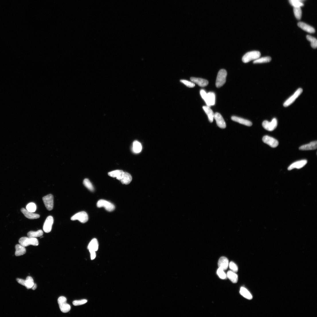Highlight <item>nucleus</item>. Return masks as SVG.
Returning <instances> with one entry per match:
<instances>
[{
  "label": "nucleus",
  "mask_w": 317,
  "mask_h": 317,
  "mask_svg": "<svg viewBox=\"0 0 317 317\" xmlns=\"http://www.w3.org/2000/svg\"><path fill=\"white\" fill-rule=\"evenodd\" d=\"M43 201L46 209L48 211H51L54 207V197L51 194H49L43 197Z\"/></svg>",
  "instance_id": "obj_7"
},
{
  "label": "nucleus",
  "mask_w": 317,
  "mask_h": 317,
  "mask_svg": "<svg viewBox=\"0 0 317 317\" xmlns=\"http://www.w3.org/2000/svg\"><path fill=\"white\" fill-rule=\"evenodd\" d=\"M43 232L42 230H39L37 231H30L28 233L27 235L28 237L36 238L40 237L43 236Z\"/></svg>",
  "instance_id": "obj_28"
},
{
  "label": "nucleus",
  "mask_w": 317,
  "mask_h": 317,
  "mask_svg": "<svg viewBox=\"0 0 317 317\" xmlns=\"http://www.w3.org/2000/svg\"><path fill=\"white\" fill-rule=\"evenodd\" d=\"M37 285H36V284L34 283L32 289L33 290H35L37 288Z\"/></svg>",
  "instance_id": "obj_43"
},
{
  "label": "nucleus",
  "mask_w": 317,
  "mask_h": 317,
  "mask_svg": "<svg viewBox=\"0 0 317 317\" xmlns=\"http://www.w3.org/2000/svg\"><path fill=\"white\" fill-rule=\"evenodd\" d=\"M229 267L231 271L234 273L238 271V268L237 265L234 262H231L229 264Z\"/></svg>",
  "instance_id": "obj_39"
},
{
  "label": "nucleus",
  "mask_w": 317,
  "mask_h": 317,
  "mask_svg": "<svg viewBox=\"0 0 317 317\" xmlns=\"http://www.w3.org/2000/svg\"><path fill=\"white\" fill-rule=\"evenodd\" d=\"M317 148V141L311 142L310 143L303 145L299 148V150H315Z\"/></svg>",
  "instance_id": "obj_16"
},
{
  "label": "nucleus",
  "mask_w": 317,
  "mask_h": 317,
  "mask_svg": "<svg viewBox=\"0 0 317 317\" xmlns=\"http://www.w3.org/2000/svg\"><path fill=\"white\" fill-rule=\"evenodd\" d=\"M89 219L87 213L85 212H79L71 218V220L73 221L78 220L82 223H85L88 222Z\"/></svg>",
  "instance_id": "obj_5"
},
{
  "label": "nucleus",
  "mask_w": 317,
  "mask_h": 317,
  "mask_svg": "<svg viewBox=\"0 0 317 317\" xmlns=\"http://www.w3.org/2000/svg\"><path fill=\"white\" fill-rule=\"evenodd\" d=\"M132 179V177L130 174L124 172L120 181L122 184L127 185L130 183Z\"/></svg>",
  "instance_id": "obj_24"
},
{
  "label": "nucleus",
  "mask_w": 317,
  "mask_h": 317,
  "mask_svg": "<svg viewBox=\"0 0 317 317\" xmlns=\"http://www.w3.org/2000/svg\"><path fill=\"white\" fill-rule=\"evenodd\" d=\"M16 280L19 283L22 285L24 286V284H25V280H24L21 279L17 278L16 279Z\"/></svg>",
  "instance_id": "obj_41"
},
{
  "label": "nucleus",
  "mask_w": 317,
  "mask_h": 317,
  "mask_svg": "<svg viewBox=\"0 0 317 317\" xmlns=\"http://www.w3.org/2000/svg\"><path fill=\"white\" fill-rule=\"evenodd\" d=\"M124 172L123 170H118L109 173L108 175L112 177H116L117 179L120 181Z\"/></svg>",
  "instance_id": "obj_22"
},
{
  "label": "nucleus",
  "mask_w": 317,
  "mask_h": 317,
  "mask_svg": "<svg viewBox=\"0 0 317 317\" xmlns=\"http://www.w3.org/2000/svg\"><path fill=\"white\" fill-rule=\"evenodd\" d=\"M15 248V255L16 257L23 255L26 253V250L25 247L20 244L16 245Z\"/></svg>",
  "instance_id": "obj_25"
},
{
  "label": "nucleus",
  "mask_w": 317,
  "mask_h": 317,
  "mask_svg": "<svg viewBox=\"0 0 317 317\" xmlns=\"http://www.w3.org/2000/svg\"><path fill=\"white\" fill-rule=\"evenodd\" d=\"M91 256V259L92 260L94 259L96 257V254L95 251H89Z\"/></svg>",
  "instance_id": "obj_42"
},
{
  "label": "nucleus",
  "mask_w": 317,
  "mask_h": 317,
  "mask_svg": "<svg viewBox=\"0 0 317 317\" xmlns=\"http://www.w3.org/2000/svg\"><path fill=\"white\" fill-rule=\"evenodd\" d=\"M262 140L264 143L269 145L273 148H276L279 144V142L277 140L267 136H264Z\"/></svg>",
  "instance_id": "obj_12"
},
{
  "label": "nucleus",
  "mask_w": 317,
  "mask_h": 317,
  "mask_svg": "<svg viewBox=\"0 0 317 317\" xmlns=\"http://www.w3.org/2000/svg\"><path fill=\"white\" fill-rule=\"evenodd\" d=\"M214 118L216 121L218 126L220 128L224 129L226 127L225 122L222 115L219 113L214 114Z\"/></svg>",
  "instance_id": "obj_13"
},
{
  "label": "nucleus",
  "mask_w": 317,
  "mask_h": 317,
  "mask_svg": "<svg viewBox=\"0 0 317 317\" xmlns=\"http://www.w3.org/2000/svg\"><path fill=\"white\" fill-rule=\"evenodd\" d=\"M99 248V243L96 238L93 239L89 243L88 246V249L89 251H96Z\"/></svg>",
  "instance_id": "obj_23"
},
{
  "label": "nucleus",
  "mask_w": 317,
  "mask_h": 317,
  "mask_svg": "<svg viewBox=\"0 0 317 317\" xmlns=\"http://www.w3.org/2000/svg\"><path fill=\"white\" fill-rule=\"evenodd\" d=\"M305 0H289L290 4L294 7H301L304 5L302 2Z\"/></svg>",
  "instance_id": "obj_32"
},
{
  "label": "nucleus",
  "mask_w": 317,
  "mask_h": 317,
  "mask_svg": "<svg viewBox=\"0 0 317 317\" xmlns=\"http://www.w3.org/2000/svg\"><path fill=\"white\" fill-rule=\"evenodd\" d=\"M97 206L99 208L104 207L107 211L112 212L115 209V206L111 203L103 199L99 200L97 203Z\"/></svg>",
  "instance_id": "obj_6"
},
{
  "label": "nucleus",
  "mask_w": 317,
  "mask_h": 317,
  "mask_svg": "<svg viewBox=\"0 0 317 317\" xmlns=\"http://www.w3.org/2000/svg\"><path fill=\"white\" fill-rule=\"evenodd\" d=\"M261 54L258 51H253L246 53L242 58L243 62L247 63L252 60H255L259 58Z\"/></svg>",
  "instance_id": "obj_3"
},
{
  "label": "nucleus",
  "mask_w": 317,
  "mask_h": 317,
  "mask_svg": "<svg viewBox=\"0 0 317 317\" xmlns=\"http://www.w3.org/2000/svg\"><path fill=\"white\" fill-rule=\"evenodd\" d=\"M227 76V72L225 70L222 69L219 71L218 73L216 83L217 88L222 87L225 83Z\"/></svg>",
  "instance_id": "obj_1"
},
{
  "label": "nucleus",
  "mask_w": 317,
  "mask_h": 317,
  "mask_svg": "<svg viewBox=\"0 0 317 317\" xmlns=\"http://www.w3.org/2000/svg\"><path fill=\"white\" fill-rule=\"evenodd\" d=\"M34 283V280L30 276L27 277L25 280L24 286H25L27 289H32Z\"/></svg>",
  "instance_id": "obj_29"
},
{
  "label": "nucleus",
  "mask_w": 317,
  "mask_h": 317,
  "mask_svg": "<svg viewBox=\"0 0 317 317\" xmlns=\"http://www.w3.org/2000/svg\"><path fill=\"white\" fill-rule=\"evenodd\" d=\"M19 242L20 245L24 247L30 245L37 246L39 245L38 240L36 238L23 237L19 239Z\"/></svg>",
  "instance_id": "obj_2"
},
{
  "label": "nucleus",
  "mask_w": 317,
  "mask_h": 317,
  "mask_svg": "<svg viewBox=\"0 0 317 317\" xmlns=\"http://www.w3.org/2000/svg\"><path fill=\"white\" fill-rule=\"evenodd\" d=\"M294 13L295 17L298 20H300L302 15V11L300 7H294Z\"/></svg>",
  "instance_id": "obj_35"
},
{
  "label": "nucleus",
  "mask_w": 317,
  "mask_h": 317,
  "mask_svg": "<svg viewBox=\"0 0 317 317\" xmlns=\"http://www.w3.org/2000/svg\"><path fill=\"white\" fill-rule=\"evenodd\" d=\"M240 293L242 296L248 300H251L253 298V296L250 292L244 287H241Z\"/></svg>",
  "instance_id": "obj_26"
},
{
  "label": "nucleus",
  "mask_w": 317,
  "mask_h": 317,
  "mask_svg": "<svg viewBox=\"0 0 317 317\" xmlns=\"http://www.w3.org/2000/svg\"><path fill=\"white\" fill-rule=\"evenodd\" d=\"M180 82L189 88H193L195 86V83L192 81H190L185 80H181Z\"/></svg>",
  "instance_id": "obj_38"
},
{
  "label": "nucleus",
  "mask_w": 317,
  "mask_h": 317,
  "mask_svg": "<svg viewBox=\"0 0 317 317\" xmlns=\"http://www.w3.org/2000/svg\"><path fill=\"white\" fill-rule=\"evenodd\" d=\"M308 162L306 160H302L296 162L290 165L288 168V170H291L295 168L300 169L307 164Z\"/></svg>",
  "instance_id": "obj_15"
},
{
  "label": "nucleus",
  "mask_w": 317,
  "mask_h": 317,
  "mask_svg": "<svg viewBox=\"0 0 317 317\" xmlns=\"http://www.w3.org/2000/svg\"><path fill=\"white\" fill-rule=\"evenodd\" d=\"M142 150V146L141 144L137 141L134 142L133 145V150L136 153L140 152Z\"/></svg>",
  "instance_id": "obj_30"
},
{
  "label": "nucleus",
  "mask_w": 317,
  "mask_h": 317,
  "mask_svg": "<svg viewBox=\"0 0 317 317\" xmlns=\"http://www.w3.org/2000/svg\"><path fill=\"white\" fill-rule=\"evenodd\" d=\"M231 119L234 121L246 126H251L252 125V123L250 121L240 117L233 116L231 117Z\"/></svg>",
  "instance_id": "obj_18"
},
{
  "label": "nucleus",
  "mask_w": 317,
  "mask_h": 317,
  "mask_svg": "<svg viewBox=\"0 0 317 317\" xmlns=\"http://www.w3.org/2000/svg\"><path fill=\"white\" fill-rule=\"evenodd\" d=\"M54 219L51 216H48L46 219L44 223L43 229L46 233L50 232L54 223Z\"/></svg>",
  "instance_id": "obj_11"
},
{
  "label": "nucleus",
  "mask_w": 317,
  "mask_h": 317,
  "mask_svg": "<svg viewBox=\"0 0 317 317\" xmlns=\"http://www.w3.org/2000/svg\"><path fill=\"white\" fill-rule=\"evenodd\" d=\"M36 209V204L33 203H29L26 206V209L28 211L33 213L35 212Z\"/></svg>",
  "instance_id": "obj_37"
},
{
  "label": "nucleus",
  "mask_w": 317,
  "mask_h": 317,
  "mask_svg": "<svg viewBox=\"0 0 317 317\" xmlns=\"http://www.w3.org/2000/svg\"><path fill=\"white\" fill-rule=\"evenodd\" d=\"M87 302V300L83 299L74 301L73 302V304L75 306H78L86 304Z\"/></svg>",
  "instance_id": "obj_40"
},
{
  "label": "nucleus",
  "mask_w": 317,
  "mask_h": 317,
  "mask_svg": "<svg viewBox=\"0 0 317 317\" xmlns=\"http://www.w3.org/2000/svg\"><path fill=\"white\" fill-rule=\"evenodd\" d=\"M277 125V120L275 118H274L271 122L267 120H265L262 124V126L263 128L265 130L270 131H272L274 130L276 128Z\"/></svg>",
  "instance_id": "obj_8"
},
{
  "label": "nucleus",
  "mask_w": 317,
  "mask_h": 317,
  "mask_svg": "<svg viewBox=\"0 0 317 317\" xmlns=\"http://www.w3.org/2000/svg\"><path fill=\"white\" fill-rule=\"evenodd\" d=\"M307 40L311 42V47L314 48H316L317 46L316 39L311 36L308 35L306 36Z\"/></svg>",
  "instance_id": "obj_33"
},
{
  "label": "nucleus",
  "mask_w": 317,
  "mask_h": 317,
  "mask_svg": "<svg viewBox=\"0 0 317 317\" xmlns=\"http://www.w3.org/2000/svg\"><path fill=\"white\" fill-rule=\"evenodd\" d=\"M207 106L210 107L214 105L215 102V95L213 92H210L203 99Z\"/></svg>",
  "instance_id": "obj_10"
},
{
  "label": "nucleus",
  "mask_w": 317,
  "mask_h": 317,
  "mask_svg": "<svg viewBox=\"0 0 317 317\" xmlns=\"http://www.w3.org/2000/svg\"><path fill=\"white\" fill-rule=\"evenodd\" d=\"M203 108L205 113L208 116L210 122L212 123L214 115V114L213 111L210 107L208 106H203Z\"/></svg>",
  "instance_id": "obj_21"
},
{
  "label": "nucleus",
  "mask_w": 317,
  "mask_h": 317,
  "mask_svg": "<svg viewBox=\"0 0 317 317\" xmlns=\"http://www.w3.org/2000/svg\"><path fill=\"white\" fill-rule=\"evenodd\" d=\"M217 273L219 277L222 279H225L227 277V275L224 272V271L220 268H218Z\"/></svg>",
  "instance_id": "obj_36"
},
{
  "label": "nucleus",
  "mask_w": 317,
  "mask_h": 317,
  "mask_svg": "<svg viewBox=\"0 0 317 317\" xmlns=\"http://www.w3.org/2000/svg\"><path fill=\"white\" fill-rule=\"evenodd\" d=\"M83 184L88 189L91 191H94V188L90 180L88 179H84L83 181Z\"/></svg>",
  "instance_id": "obj_34"
},
{
  "label": "nucleus",
  "mask_w": 317,
  "mask_h": 317,
  "mask_svg": "<svg viewBox=\"0 0 317 317\" xmlns=\"http://www.w3.org/2000/svg\"><path fill=\"white\" fill-rule=\"evenodd\" d=\"M271 58L269 56L259 58L255 60L253 63L254 64H260L269 62L271 61Z\"/></svg>",
  "instance_id": "obj_31"
},
{
  "label": "nucleus",
  "mask_w": 317,
  "mask_h": 317,
  "mask_svg": "<svg viewBox=\"0 0 317 317\" xmlns=\"http://www.w3.org/2000/svg\"><path fill=\"white\" fill-rule=\"evenodd\" d=\"M227 276L233 283H236L238 282V276L235 273L231 271H229L227 273Z\"/></svg>",
  "instance_id": "obj_27"
},
{
  "label": "nucleus",
  "mask_w": 317,
  "mask_h": 317,
  "mask_svg": "<svg viewBox=\"0 0 317 317\" xmlns=\"http://www.w3.org/2000/svg\"><path fill=\"white\" fill-rule=\"evenodd\" d=\"M303 90L302 89L300 88L298 89L294 94L291 96L289 98L286 100L284 103L283 104L284 106L285 107H288L293 103L298 97L301 94Z\"/></svg>",
  "instance_id": "obj_9"
},
{
  "label": "nucleus",
  "mask_w": 317,
  "mask_h": 317,
  "mask_svg": "<svg viewBox=\"0 0 317 317\" xmlns=\"http://www.w3.org/2000/svg\"><path fill=\"white\" fill-rule=\"evenodd\" d=\"M298 26L303 30L308 33H313L315 32V30L314 28L306 23L299 22L298 23Z\"/></svg>",
  "instance_id": "obj_20"
},
{
  "label": "nucleus",
  "mask_w": 317,
  "mask_h": 317,
  "mask_svg": "<svg viewBox=\"0 0 317 317\" xmlns=\"http://www.w3.org/2000/svg\"><path fill=\"white\" fill-rule=\"evenodd\" d=\"M219 268L224 271L226 270L229 266V261L226 257H222L219 259L218 262Z\"/></svg>",
  "instance_id": "obj_14"
},
{
  "label": "nucleus",
  "mask_w": 317,
  "mask_h": 317,
  "mask_svg": "<svg viewBox=\"0 0 317 317\" xmlns=\"http://www.w3.org/2000/svg\"><path fill=\"white\" fill-rule=\"evenodd\" d=\"M21 212L26 218L30 219H38L40 218L39 214L33 213L24 208H22L21 210Z\"/></svg>",
  "instance_id": "obj_19"
},
{
  "label": "nucleus",
  "mask_w": 317,
  "mask_h": 317,
  "mask_svg": "<svg viewBox=\"0 0 317 317\" xmlns=\"http://www.w3.org/2000/svg\"><path fill=\"white\" fill-rule=\"evenodd\" d=\"M66 301V298L64 296L60 297L58 300L60 309L64 313L69 312L71 309L70 306L67 303Z\"/></svg>",
  "instance_id": "obj_4"
},
{
  "label": "nucleus",
  "mask_w": 317,
  "mask_h": 317,
  "mask_svg": "<svg viewBox=\"0 0 317 317\" xmlns=\"http://www.w3.org/2000/svg\"><path fill=\"white\" fill-rule=\"evenodd\" d=\"M190 80L192 82L197 84L199 86L201 87H205L209 84L208 81L201 78L193 77L191 78Z\"/></svg>",
  "instance_id": "obj_17"
}]
</instances>
